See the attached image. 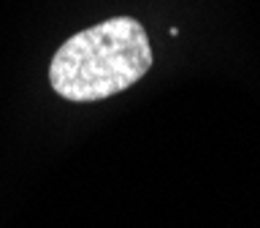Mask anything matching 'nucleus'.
Segmentation results:
<instances>
[{
    "label": "nucleus",
    "mask_w": 260,
    "mask_h": 228,
    "mask_svg": "<svg viewBox=\"0 0 260 228\" xmlns=\"http://www.w3.org/2000/svg\"><path fill=\"white\" fill-rule=\"evenodd\" d=\"M152 60L144 24L133 16H114L79 30L57 49L49 84L65 101L92 103L133 87L152 68Z\"/></svg>",
    "instance_id": "nucleus-1"
}]
</instances>
